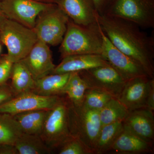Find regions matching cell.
Listing matches in <instances>:
<instances>
[{"label":"cell","instance_id":"obj_10","mask_svg":"<svg viewBox=\"0 0 154 154\" xmlns=\"http://www.w3.org/2000/svg\"><path fill=\"white\" fill-rule=\"evenodd\" d=\"M62 99L59 96H44L27 91L0 105V113L14 116L31 110H50Z\"/></svg>","mask_w":154,"mask_h":154},{"label":"cell","instance_id":"obj_26","mask_svg":"<svg viewBox=\"0 0 154 154\" xmlns=\"http://www.w3.org/2000/svg\"><path fill=\"white\" fill-rule=\"evenodd\" d=\"M113 98L101 90L88 88L85 93L82 105L88 109L99 111Z\"/></svg>","mask_w":154,"mask_h":154},{"label":"cell","instance_id":"obj_14","mask_svg":"<svg viewBox=\"0 0 154 154\" xmlns=\"http://www.w3.org/2000/svg\"><path fill=\"white\" fill-rule=\"evenodd\" d=\"M122 123L124 129L153 144L154 112L147 108L129 111Z\"/></svg>","mask_w":154,"mask_h":154},{"label":"cell","instance_id":"obj_13","mask_svg":"<svg viewBox=\"0 0 154 154\" xmlns=\"http://www.w3.org/2000/svg\"><path fill=\"white\" fill-rule=\"evenodd\" d=\"M22 61L35 81L52 74L56 67L48 45L39 40Z\"/></svg>","mask_w":154,"mask_h":154},{"label":"cell","instance_id":"obj_8","mask_svg":"<svg viewBox=\"0 0 154 154\" xmlns=\"http://www.w3.org/2000/svg\"><path fill=\"white\" fill-rule=\"evenodd\" d=\"M78 72L88 88L99 89L117 99L126 82L110 64Z\"/></svg>","mask_w":154,"mask_h":154},{"label":"cell","instance_id":"obj_12","mask_svg":"<svg viewBox=\"0 0 154 154\" xmlns=\"http://www.w3.org/2000/svg\"><path fill=\"white\" fill-rule=\"evenodd\" d=\"M154 79L148 76L137 77L127 81L119 101L129 111L146 108L147 100Z\"/></svg>","mask_w":154,"mask_h":154},{"label":"cell","instance_id":"obj_29","mask_svg":"<svg viewBox=\"0 0 154 154\" xmlns=\"http://www.w3.org/2000/svg\"><path fill=\"white\" fill-rule=\"evenodd\" d=\"M13 90L6 87L0 88V105L5 103L14 97Z\"/></svg>","mask_w":154,"mask_h":154},{"label":"cell","instance_id":"obj_23","mask_svg":"<svg viewBox=\"0 0 154 154\" xmlns=\"http://www.w3.org/2000/svg\"><path fill=\"white\" fill-rule=\"evenodd\" d=\"M129 111L117 98H112L99 111V117L102 125L123 121Z\"/></svg>","mask_w":154,"mask_h":154},{"label":"cell","instance_id":"obj_9","mask_svg":"<svg viewBox=\"0 0 154 154\" xmlns=\"http://www.w3.org/2000/svg\"><path fill=\"white\" fill-rule=\"evenodd\" d=\"M1 3L6 18L31 29L34 28L38 16L54 5L35 0H3Z\"/></svg>","mask_w":154,"mask_h":154},{"label":"cell","instance_id":"obj_27","mask_svg":"<svg viewBox=\"0 0 154 154\" xmlns=\"http://www.w3.org/2000/svg\"><path fill=\"white\" fill-rule=\"evenodd\" d=\"M59 147L60 154H93L81 141L72 137L65 142Z\"/></svg>","mask_w":154,"mask_h":154},{"label":"cell","instance_id":"obj_35","mask_svg":"<svg viewBox=\"0 0 154 154\" xmlns=\"http://www.w3.org/2000/svg\"><path fill=\"white\" fill-rule=\"evenodd\" d=\"M1 45H0V52H1Z\"/></svg>","mask_w":154,"mask_h":154},{"label":"cell","instance_id":"obj_24","mask_svg":"<svg viewBox=\"0 0 154 154\" xmlns=\"http://www.w3.org/2000/svg\"><path fill=\"white\" fill-rule=\"evenodd\" d=\"M88 85L78 72L70 73L68 81L64 88L63 94H66L73 105H82Z\"/></svg>","mask_w":154,"mask_h":154},{"label":"cell","instance_id":"obj_32","mask_svg":"<svg viewBox=\"0 0 154 154\" xmlns=\"http://www.w3.org/2000/svg\"><path fill=\"white\" fill-rule=\"evenodd\" d=\"M149 110L154 111V85L152 86L147 100L146 107Z\"/></svg>","mask_w":154,"mask_h":154},{"label":"cell","instance_id":"obj_2","mask_svg":"<svg viewBox=\"0 0 154 154\" xmlns=\"http://www.w3.org/2000/svg\"><path fill=\"white\" fill-rule=\"evenodd\" d=\"M102 30L98 23L87 25L76 24L70 19L59 48L62 58L72 55L101 54Z\"/></svg>","mask_w":154,"mask_h":154},{"label":"cell","instance_id":"obj_20","mask_svg":"<svg viewBox=\"0 0 154 154\" xmlns=\"http://www.w3.org/2000/svg\"><path fill=\"white\" fill-rule=\"evenodd\" d=\"M14 145L19 154H44L51 152L50 148L38 135L22 133Z\"/></svg>","mask_w":154,"mask_h":154},{"label":"cell","instance_id":"obj_5","mask_svg":"<svg viewBox=\"0 0 154 154\" xmlns=\"http://www.w3.org/2000/svg\"><path fill=\"white\" fill-rule=\"evenodd\" d=\"M126 19L140 28H154V0H113L105 14Z\"/></svg>","mask_w":154,"mask_h":154},{"label":"cell","instance_id":"obj_15","mask_svg":"<svg viewBox=\"0 0 154 154\" xmlns=\"http://www.w3.org/2000/svg\"><path fill=\"white\" fill-rule=\"evenodd\" d=\"M57 5L76 24L87 25L97 22L98 13L93 0H59Z\"/></svg>","mask_w":154,"mask_h":154},{"label":"cell","instance_id":"obj_21","mask_svg":"<svg viewBox=\"0 0 154 154\" xmlns=\"http://www.w3.org/2000/svg\"><path fill=\"white\" fill-rule=\"evenodd\" d=\"M11 74L12 90L14 93L18 95L33 90L35 81L22 60L14 63Z\"/></svg>","mask_w":154,"mask_h":154},{"label":"cell","instance_id":"obj_18","mask_svg":"<svg viewBox=\"0 0 154 154\" xmlns=\"http://www.w3.org/2000/svg\"><path fill=\"white\" fill-rule=\"evenodd\" d=\"M71 73L51 74L35 81L32 92L44 96H58L63 94Z\"/></svg>","mask_w":154,"mask_h":154},{"label":"cell","instance_id":"obj_25","mask_svg":"<svg viewBox=\"0 0 154 154\" xmlns=\"http://www.w3.org/2000/svg\"><path fill=\"white\" fill-rule=\"evenodd\" d=\"M22 133L14 116L0 113V145H14Z\"/></svg>","mask_w":154,"mask_h":154},{"label":"cell","instance_id":"obj_33","mask_svg":"<svg viewBox=\"0 0 154 154\" xmlns=\"http://www.w3.org/2000/svg\"><path fill=\"white\" fill-rule=\"evenodd\" d=\"M6 17H5V15L3 14L2 7H1V3L0 2V23Z\"/></svg>","mask_w":154,"mask_h":154},{"label":"cell","instance_id":"obj_34","mask_svg":"<svg viewBox=\"0 0 154 154\" xmlns=\"http://www.w3.org/2000/svg\"><path fill=\"white\" fill-rule=\"evenodd\" d=\"M35 1H38V2H42L41 1H47V0H35ZM59 0H50V2H54L57 4Z\"/></svg>","mask_w":154,"mask_h":154},{"label":"cell","instance_id":"obj_28","mask_svg":"<svg viewBox=\"0 0 154 154\" xmlns=\"http://www.w3.org/2000/svg\"><path fill=\"white\" fill-rule=\"evenodd\" d=\"M13 64L6 57L0 61V85L4 84L11 75Z\"/></svg>","mask_w":154,"mask_h":154},{"label":"cell","instance_id":"obj_22","mask_svg":"<svg viewBox=\"0 0 154 154\" xmlns=\"http://www.w3.org/2000/svg\"><path fill=\"white\" fill-rule=\"evenodd\" d=\"M123 130L122 121L102 125L97 138L95 154H102L109 152Z\"/></svg>","mask_w":154,"mask_h":154},{"label":"cell","instance_id":"obj_16","mask_svg":"<svg viewBox=\"0 0 154 154\" xmlns=\"http://www.w3.org/2000/svg\"><path fill=\"white\" fill-rule=\"evenodd\" d=\"M101 54H83L68 56L62 58L56 66L52 74H63L79 72L109 64Z\"/></svg>","mask_w":154,"mask_h":154},{"label":"cell","instance_id":"obj_31","mask_svg":"<svg viewBox=\"0 0 154 154\" xmlns=\"http://www.w3.org/2000/svg\"><path fill=\"white\" fill-rule=\"evenodd\" d=\"M0 154H19L14 145H0Z\"/></svg>","mask_w":154,"mask_h":154},{"label":"cell","instance_id":"obj_4","mask_svg":"<svg viewBox=\"0 0 154 154\" xmlns=\"http://www.w3.org/2000/svg\"><path fill=\"white\" fill-rule=\"evenodd\" d=\"M69 128L72 137L78 139L95 154L97 138L102 125L99 111L82 105H68Z\"/></svg>","mask_w":154,"mask_h":154},{"label":"cell","instance_id":"obj_17","mask_svg":"<svg viewBox=\"0 0 154 154\" xmlns=\"http://www.w3.org/2000/svg\"><path fill=\"white\" fill-rule=\"evenodd\" d=\"M153 150V144L123 128L109 151H112L120 154H135L152 153Z\"/></svg>","mask_w":154,"mask_h":154},{"label":"cell","instance_id":"obj_19","mask_svg":"<svg viewBox=\"0 0 154 154\" xmlns=\"http://www.w3.org/2000/svg\"><path fill=\"white\" fill-rule=\"evenodd\" d=\"M48 110H31L18 113L14 116L22 132L40 136Z\"/></svg>","mask_w":154,"mask_h":154},{"label":"cell","instance_id":"obj_30","mask_svg":"<svg viewBox=\"0 0 154 154\" xmlns=\"http://www.w3.org/2000/svg\"><path fill=\"white\" fill-rule=\"evenodd\" d=\"M113 0H93L98 14L102 15Z\"/></svg>","mask_w":154,"mask_h":154},{"label":"cell","instance_id":"obj_1","mask_svg":"<svg viewBox=\"0 0 154 154\" xmlns=\"http://www.w3.org/2000/svg\"><path fill=\"white\" fill-rule=\"evenodd\" d=\"M101 29L119 50L141 66L154 79V37L135 23L119 17L97 14Z\"/></svg>","mask_w":154,"mask_h":154},{"label":"cell","instance_id":"obj_7","mask_svg":"<svg viewBox=\"0 0 154 154\" xmlns=\"http://www.w3.org/2000/svg\"><path fill=\"white\" fill-rule=\"evenodd\" d=\"M40 136L49 147H59L72 137L69 125L68 104L63 99L48 110Z\"/></svg>","mask_w":154,"mask_h":154},{"label":"cell","instance_id":"obj_6","mask_svg":"<svg viewBox=\"0 0 154 154\" xmlns=\"http://www.w3.org/2000/svg\"><path fill=\"white\" fill-rule=\"evenodd\" d=\"M69 18L57 5L38 16L33 30L38 40L52 46L60 44Z\"/></svg>","mask_w":154,"mask_h":154},{"label":"cell","instance_id":"obj_11","mask_svg":"<svg viewBox=\"0 0 154 154\" xmlns=\"http://www.w3.org/2000/svg\"><path fill=\"white\" fill-rule=\"evenodd\" d=\"M102 36L101 55L126 82L136 77L148 76L139 63L116 48L102 30Z\"/></svg>","mask_w":154,"mask_h":154},{"label":"cell","instance_id":"obj_3","mask_svg":"<svg viewBox=\"0 0 154 154\" xmlns=\"http://www.w3.org/2000/svg\"><path fill=\"white\" fill-rule=\"evenodd\" d=\"M0 40L8 49L5 57L14 63L26 57L38 38L33 29L5 18L0 23Z\"/></svg>","mask_w":154,"mask_h":154}]
</instances>
